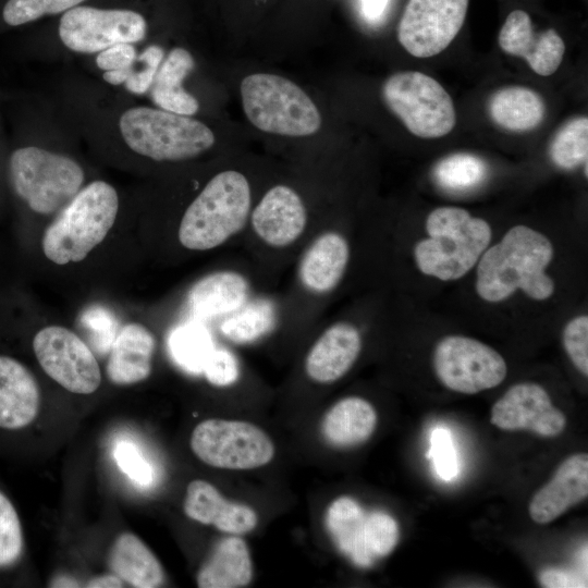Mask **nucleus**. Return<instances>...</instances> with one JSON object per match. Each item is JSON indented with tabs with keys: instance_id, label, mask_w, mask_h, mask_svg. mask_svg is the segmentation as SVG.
Instances as JSON below:
<instances>
[{
	"instance_id": "f257e3e1",
	"label": "nucleus",
	"mask_w": 588,
	"mask_h": 588,
	"mask_svg": "<svg viewBox=\"0 0 588 588\" xmlns=\"http://www.w3.org/2000/svg\"><path fill=\"white\" fill-rule=\"evenodd\" d=\"M554 257L551 240L525 224L509 229L488 246L476 265L475 290L480 299L497 304L522 291L537 302L551 298L555 282L547 273Z\"/></svg>"
},
{
	"instance_id": "f03ea898",
	"label": "nucleus",
	"mask_w": 588,
	"mask_h": 588,
	"mask_svg": "<svg viewBox=\"0 0 588 588\" xmlns=\"http://www.w3.org/2000/svg\"><path fill=\"white\" fill-rule=\"evenodd\" d=\"M425 230L426 237L413 248L415 266L420 273L443 282L465 277L492 238L489 222L455 206L431 210Z\"/></svg>"
},
{
	"instance_id": "7ed1b4c3",
	"label": "nucleus",
	"mask_w": 588,
	"mask_h": 588,
	"mask_svg": "<svg viewBox=\"0 0 588 588\" xmlns=\"http://www.w3.org/2000/svg\"><path fill=\"white\" fill-rule=\"evenodd\" d=\"M252 209V191L246 176L236 170L222 171L184 211L179 242L189 250L217 248L243 232Z\"/></svg>"
},
{
	"instance_id": "20e7f679",
	"label": "nucleus",
	"mask_w": 588,
	"mask_h": 588,
	"mask_svg": "<svg viewBox=\"0 0 588 588\" xmlns=\"http://www.w3.org/2000/svg\"><path fill=\"white\" fill-rule=\"evenodd\" d=\"M118 210V193L109 183L94 181L81 188L46 229L45 256L57 265L85 259L107 236Z\"/></svg>"
},
{
	"instance_id": "39448f33",
	"label": "nucleus",
	"mask_w": 588,
	"mask_h": 588,
	"mask_svg": "<svg viewBox=\"0 0 588 588\" xmlns=\"http://www.w3.org/2000/svg\"><path fill=\"white\" fill-rule=\"evenodd\" d=\"M125 144L134 152L156 161H181L201 155L216 142L203 122L149 107L125 110L119 120Z\"/></svg>"
},
{
	"instance_id": "423d86ee",
	"label": "nucleus",
	"mask_w": 588,
	"mask_h": 588,
	"mask_svg": "<svg viewBox=\"0 0 588 588\" xmlns=\"http://www.w3.org/2000/svg\"><path fill=\"white\" fill-rule=\"evenodd\" d=\"M247 119L260 131L284 136H308L321 125L314 101L295 83L274 74L256 73L241 83Z\"/></svg>"
},
{
	"instance_id": "0eeeda50",
	"label": "nucleus",
	"mask_w": 588,
	"mask_h": 588,
	"mask_svg": "<svg viewBox=\"0 0 588 588\" xmlns=\"http://www.w3.org/2000/svg\"><path fill=\"white\" fill-rule=\"evenodd\" d=\"M9 174L16 195L40 215L62 209L84 182V171L75 160L36 146L11 154Z\"/></svg>"
},
{
	"instance_id": "6e6552de",
	"label": "nucleus",
	"mask_w": 588,
	"mask_h": 588,
	"mask_svg": "<svg viewBox=\"0 0 588 588\" xmlns=\"http://www.w3.org/2000/svg\"><path fill=\"white\" fill-rule=\"evenodd\" d=\"M381 95L388 108L418 137H442L455 126L452 98L438 81L425 73H395L384 81Z\"/></svg>"
},
{
	"instance_id": "1a4fd4ad",
	"label": "nucleus",
	"mask_w": 588,
	"mask_h": 588,
	"mask_svg": "<svg viewBox=\"0 0 588 588\" xmlns=\"http://www.w3.org/2000/svg\"><path fill=\"white\" fill-rule=\"evenodd\" d=\"M191 448L205 464L232 470L262 467L275 452L272 440L258 426L219 418L206 419L194 428Z\"/></svg>"
},
{
	"instance_id": "9d476101",
	"label": "nucleus",
	"mask_w": 588,
	"mask_h": 588,
	"mask_svg": "<svg viewBox=\"0 0 588 588\" xmlns=\"http://www.w3.org/2000/svg\"><path fill=\"white\" fill-rule=\"evenodd\" d=\"M432 364L440 382L463 394L492 389L507 373L506 363L499 352L477 339L462 334H451L439 340Z\"/></svg>"
},
{
	"instance_id": "9b49d317",
	"label": "nucleus",
	"mask_w": 588,
	"mask_h": 588,
	"mask_svg": "<svg viewBox=\"0 0 588 588\" xmlns=\"http://www.w3.org/2000/svg\"><path fill=\"white\" fill-rule=\"evenodd\" d=\"M146 33L144 16L125 9L76 5L64 12L59 23L63 45L79 53L100 52L121 42H138Z\"/></svg>"
},
{
	"instance_id": "f8f14e48",
	"label": "nucleus",
	"mask_w": 588,
	"mask_h": 588,
	"mask_svg": "<svg viewBox=\"0 0 588 588\" xmlns=\"http://www.w3.org/2000/svg\"><path fill=\"white\" fill-rule=\"evenodd\" d=\"M33 350L44 371L70 392L90 394L101 382L97 359L71 330L50 326L38 331Z\"/></svg>"
},
{
	"instance_id": "ddd939ff",
	"label": "nucleus",
	"mask_w": 588,
	"mask_h": 588,
	"mask_svg": "<svg viewBox=\"0 0 588 588\" xmlns=\"http://www.w3.org/2000/svg\"><path fill=\"white\" fill-rule=\"evenodd\" d=\"M469 0H408L397 25V39L417 58L443 51L462 28Z\"/></svg>"
},
{
	"instance_id": "4468645a",
	"label": "nucleus",
	"mask_w": 588,
	"mask_h": 588,
	"mask_svg": "<svg viewBox=\"0 0 588 588\" xmlns=\"http://www.w3.org/2000/svg\"><path fill=\"white\" fill-rule=\"evenodd\" d=\"M308 211L301 195L291 186L269 188L252 209L248 225L255 240L270 250H287L306 235Z\"/></svg>"
},
{
	"instance_id": "2eb2a0df",
	"label": "nucleus",
	"mask_w": 588,
	"mask_h": 588,
	"mask_svg": "<svg viewBox=\"0 0 588 588\" xmlns=\"http://www.w3.org/2000/svg\"><path fill=\"white\" fill-rule=\"evenodd\" d=\"M351 260L346 235L324 229L313 235L299 255L295 282L308 297L321 299L333 293L345 277Z\"/></svg>"
},
{
	"instance_id": "dca6fc26",
	"label": "nucleus",
	"mask_w": 588,
	"mask_h": 588,
	"mask_svg": "<svg viewBox=\"0 0 588 588\" xmlns=\"http://www.w3.org/2000/svg\"><path fill=\"white\" fill-rule=\"evenodd\" d=\"M490 422L502 430H527L549 438L565 429L566 417L552 404L540 384L520 382L512 385L493 404Z\"/></svg>"
},
{
	"instance_id": "f3484780",
	"label": "nucleus",
	"mask_w": 588,
	"mask_h": 588,
	"mask_svg": "<svg viewBox=\"0 0 588 588\" xmlns=\"http://www.w3.org/2000/svg\"><path fill=\"white\" fill-rule=\"evenodd\" d=\"M362 347L359 328L350 320H336L319 334L308 350L305 373L315 383H333L350 371Z\"/></svg>"
},
{
	"instance_id": "a211bd4d",
	"label": "nucleus",
	"mask_w": 588,
	"mask_h": 588,
	"mask_svg": "<svg viewBox=\"0 0 588 588\" xmlns=\"http://www.w3.org/2000/svg\"><path fill=\"white\" fill-rule=\"evenodd\" d=\"M501 49L524 58L530 69L541 75H552L560 66L565 44L555 29L536 33L530 16L523 10L512 11L502 25L498 38Z\"/></svg>"
},
{
	"instance_id": "6ab92c4d",
	"label": "nucleus",
	"mask_w": 588,
	"mask_h": 588,
	"mask_svg": "<svg viewBox=\"0 0 588 588\" xmlns=\"http://www.w3.org/2000/svg\"><path fill=\"white\" fill-rule=\"evenodd\" d=\"M587 495L588 455H571L559 466L552 479L534 494L528 506L529 515L537 524L551 523Z\"/></svg>"
},
{
	"instance_id": "aec40b11",
	"label": "nucleus",
	"mask_w": 588,
	"mask_h": 588,
	"mask_svg": "<svg viewBox=\"0 0 588 588\" xmlns=\"http://www.w3.org/2000/svg\"><path fill=\"white\" fill-rule=\"evenodd\" d=\"M253 297V284L246 274L235 269H222L196 281L189 289L187 305L198 319L223 318Z\"/></svg>"
},
{
	"instance_id": "412c9836",
	"label": "nucleus",
	"mask_w": 588,
	"mask_h": 588,
	"mask_svg": "<svg viewBox=\"0 0 588 588\" xmlns=\"http://www.w3.org/2000/svg\"><path fill=\"white\" fill-rule=\"evenodd\" d=\"M184 512L193 520L234 536L252 531L258 524L252 507L226 500L215 486L201 479L188 483Z\"/></svg>"
},
{
	"instance_id": "4be33fe9",
	"label": "nucleus",
	"mask_w": 588,
	"mask_h": 588,
	"mask_svg": "<svg viewBox=\"0 0 588 588\" xmlns=\"http://www.w3.org/2000/svg\"><path fill=\"white\" fill-rule=\"evenodd\" d=\"M40 393L30 371L16 359L0 355V428L15 430L38 414Z\"/></svg>"
},
{
	"instance_id": "5701e85b",
	"label": "nucleus",
	"mask_w": 588,
	"mask_h": 588,
	"mask_svg": "<svg viewBox=\"0 0 588 588\" xmlns=\"http://www.w3.org/2000/svg\"><path fill=\"white\" fill-rule=\"evenodd\" d=\"M156 339L140 323H128L117 334L110 351L106 371L110 381L119 385L140 382L149 377Z\"/></svg>"
},
{
	"instance_id": "b1692460",
	"label": "nucleus",
	"mask_w": 588,
	"mask_h": 588,
	"mask_svg": "<svg viewBox=\"0 0 588 588\" xmlns=\"http://www.w3.org/2000/svg\"><path fill=\"white\" fill-rule=\"evenodd\" d=\"M377 426V412L365 399L347 396L334 403L321 421V433L335 448H352L367 441Z\"/></svg>"
},
{
	"instance_id": "393cba45",
	"label": "nucleus",
	"mask_w": 588,
	"mask_h": 588,
	"mask_svg": "<svg viewBox=\"0 0 588 588\" xmlns=\"http://www.w3.org/2000/svg\"><path fill=\"white\" fill-rule=\"evenodd\" d=\"M253 578V563L246 542L232 535L222 539L197 574L199 588H241Z\"/></svg>"
},
{
	"instance_id": "a878e982",
	"label": "nucleus",
	"mask_w": 588,
	"mask_h": 588,
	"mask_svg": "<svg viewBox=\"0 0 588 588\" xmlns=\"http://www.w3.org/2000/svg\"><path fill=\"white\" fill-rule=\"evenodd\" d=\"M194 66L193 56L181 47L172 49L163 58L150 87L151 99L158 108L189 117L197 113V99L182 86Z\"/></svg>"
},
{
	"instance_id": "bb28decb",
	"label": "nucleus",
	"mask_w": 588,
	"mask_h": 588,
	"mask_svg": "<svg viewBox=\"0 0 588 588\" xmlns=\"http://www.w3.org/2000/svg\"><path fill=\"white\" fill-rule=\"evenodd\" d=\"M491 120L511 132H527L543 120L546 105L542 97L525 86H506L495 90L488 99Z\"/></svg>"
},
{
	"instance_id": "cd10ccee",
	"label": "nucleus",
	"mask_w": 588,
	"mask_h": 588,
	"mask_svg": "<svg viewBox=\"0 0 588 588\" xmlns=\"http://www.w3.org/2000/svg\"><path fill=\"white\" fill-rule=\"evenodd\" d=\"M109 564L123 581L136 588H156L164 581L163 568L148 547L131 532L121 534L114 541Z\"/></svg>"
},
{
	"instance_id": "c85d7f7f",
	"label": "nucleus",
	"mask_w": 588,
	"mask_h": 588,
	"mask_svg": "<svg viewBox=\"0 0 588 588\" xmlns=\"http://www.w3.org/2000/svg\"><path fill=\"white\" fill-rule=\"evenodd\" d=\"M366 514L350 497L335 499L328 507L326 524L336 547L359 567L373 564L364 542Z\"/></svg>"
},
{
	"instance_id": "c756f323",
	"label": "nucleus",
	"mask_w": 588,
	"mask_h": 588,
	"mask_svg": "<svg viewBox=\"0 0 588 588\" xmlns=\"http://www.w3.org/2000/svg\"><path fill=\"white\" fill-rule=\"evenodd\" d=\"M278 321L277 303L258 296L223 317L219 330L232 343L249 344L270 334L277 328Z\"/></svg>"
},
{
	"instance_id": "7c9ffc66",
	"label": "nucleus",
	"mask_w": 588,
	"mask_h": 588,
	"mask_svg": "<svg viewBox=\"0 0 588 588\" xmlns=\"http://www.w3.org/2000/svg\"><path fill=\"white\" fill-rule=\"evenodd\" d=\"M549 155L552 162L564 170L587 167L588 119L578 117L564 123L551 140Z\"/></svg>"
},
{
	"instance_id": "2f4dec72",
	"label": "nucleus",
	"mask_w": 588,
	"mask_h": 588,
	"mask_svg": "<svg viewBox=\"0 0 588 588\" xmlns=\"http://www.w3.org/2000/svg\"><path fill=\"white\" fill-rule=\"evenodd\" d=\"M487 175V164L478 156L456 152L442 158L433 169L436 182L449 191H467L479 185Z\"/></svg>"
},
{
	"instance_id": "473e14b6",
	"label": "nucleus",
	"mask_w": 588,
	"mask_h": 588,
	"mask_svg": "<svg viewBox=\"0 0 588 588\" xmlns=\"http://www.w3.org/2000/svg\"><path fill=\"white\" fill-rule=\"evenodd\" d=\"M174 359L186 370L203 371L204 364L212 351V341L207 330L198 323L176 328L169 340Z\"/></svg>"
},
{
	"instance_id": "72a5a7b5",
	"label": "nucleus",
	"mask_w": 588,
	"mask_h": 588,
	"mask_svg": "<svg viewBox=\"0 0 588 588\" xmlns=\"http://www.w3.org/2000/svg\"><path fill=\"white\" fill-rule=\"evenodd\" d=\"M399 539L400 529L391 515L382 511L366 514L364 542L373 562L389 555L394 550Z\"/></svg>"
},
{
	"instance_id": "f704fd0d",
	"label": "nucleus",
	"mask_w": 588,
	"mask_h": 588,
	"mask_svg": "<svg viewBox=\"0 0 588 588\" xmlns=\"http://www.w3.org/2000/svg\"><path fill=\"white\" fill-rule=\"evenodd\" d=\"M85 0H8L4 4L3 21L10 26H19L49 14L66 12Z\"/></svg>"
},
{
	"instance_id": "c9c22d12",
	"label": "nucleus",
	"mask_w": 588,
	"mask_h": 588,
	"mask_svg": "<svg viewBox=\"0 0 588 588\" xmlns=\"http://www.w3.org/2000/svg\"><path fill=\"white\" fill-rule=\"evenodd\" d=\"M23 547L19 515L10 500L0 492V567L14 564L22 555Z\"/></svg>"
},
{
	"instance_id": "e433bc0d",
	"label": "nucleus",
	"mask_w": 588,
	"mask_h": 588,
	"mask_svg": "<svg viewBox=\"0 0 588 588\" xmlns=\"http://www.w3.org/2000/svg\"><path fill=\"white\" fill-rule=\"evenodd\" d=\"M81 324L98 353L110 351L119 331L118 322L109 310L101 306H90L82 313Z\"/></svg>"
},
{
	"instance_id": "4c0bfd02",
	"label": "nucleus",
	"mask_w": 588,
	"mask_h": 588,
	"mask_svg": "<svg viewBox=\"0 0 588 588\" xmlns=\"http://www.w3.org/2000/svg\"><path fill=\"white\" fill-rule=\"evenodd\" d=\"M164 58L163 49L159 46H148L140 54H137L134 63L127 69V78L123 84L125 88L135 95L147 93Z\"/></svg>"
},
{
	"instance_id": "58836bf2",
	"label": "nucleus",
	"mask_w": 588,
	"mask_h": 588,
	"mask_svg": "<svg viewBox=\"0 0 588 588\" xmlns=\"http://www.w3.org/2000/svg\"><path fill=\"white\" fill-rule=\"evenodd\" d=\"M562 342L566 354L584 375H588V316L578 315L569 319L562 332Z\"/></svg>"
},
{
	"instance_id": "ea45409f",
	"label": "nucleus",
	"mask_w": 588,
	"mask_h": 588,
	"mask_svg": "<svg viewBox=\"0 0 588 588\" xmlns=\"http://www.w3.org/2000/svg\"><path fill=\"white\" fill-rule=\"evenodd\" d=\"M113 455L119 468L132 481L142 487L151 483L152 468L135 444L120 441L114 448Z\"/></svg>"
},
{
	"instance_id": "a19ab883",
	"label": "nucleus",
	"mask_w": 588,
	"mask_h": 588,
	"mask_svg": "<svg viewBox=\"0 0 588 588\" xmlns=\"http://www.w3.org/2000/svg\"><path fill=\"white\" fill-rule=\"evenodd\" d=\"M203 372L210 384L228 387L238 379L240 366L230 351L213 347L204 364Z\"/></svg>"
},
{
	"instance_id": "79ce46f5",
	"label": "nucleus",
	"mask_w": 588,
	"mask_h": 588,
	"mask_svg": "<svg viewBox=\"0 0 588 588\" xmlns=\"http://www.w3.org/2000/svg\"><path fill=\"white\" fill-rule=\"evenodd\" d=\"M429 456L433 460L437 474L442 479L450 480L456 475V457L449 430L444 428L433 430Z\"/></svg>"
},
{
	"instance_id": "37998d69",
	"label": "nucleus",
	"mask_w": 588,
	"mask_h": 588,
	"mask_svg": "<svg viewBox=\"0 0 588 588\" xmlns=\"http://www.w3.org/2000/svg\"><path fill=\"white\" fill-rule=\"evenodd\" d=\"M136 57L137 52L133 44L121 42L98 52L96 64L103 72L123 70L130 68Z\"/></svg>"
},
{
	"instance_id": "c03bdc74",
	"label": "nucleus",
	"mask_w": 588,
	"mask_h": 588,
	"mask_svg": "<svg viewBox=\"0 0 588 588\" xmlns=\"http://www.w3.org/2000/svg\"><path fill=\"white\" fill-rule=\"evenodd\" d=\"M541 586L547 588L586 587V580L574 572L562 568H546L539 573Z\"/></svg>"
},
{
	"instance_id": "a18cd8bd",
	"label": "nucleus",
	"mask_w": 588,
	"mask_h": 588,
	"mask_svg": "<svg viewBox=\"0 0 588 588\" xmlns=\"http://www.w3.org/2000/svg\"><path fill=\"white\" fill-rule=\"evenodd\" d=\"M390 0H360V9L368 22L379 21L389 5Z\"/></svg>"
},
{
	"instance_id": "49530a36",
	"label": "nucleus",
	"mask_w": 588,
	"mask_h": 588,
	"mask_svg": "<svg viewBox=\"0 0 588 588\" xmlns=\"http://www.w3.org/2000/svg\"><path fill=\"white\" fill-rule=\"evenodd\" d=\"M86 587L89 588H117V587H123V580L117 576L113 575H102L95 577L90 579Z\"/></svg>"
},
{
	"instance_id": "de8ad7c7",
	"label": "nucleus",
	"mask_w": 588,
	"mask_h": 588,
	"mask_svg": "<svg viewBox=\"0 0 588 588\" xmlns=\"http://www.w3.org/2000/svg\"><path fill=\"white\" fill-rule=\"evenodd\" d=\"M51 586L52 587H77L78 585L76 580L65 577V576H61L58 579L56 578L52 581Z\"/></svg>"
}]
</instances>
